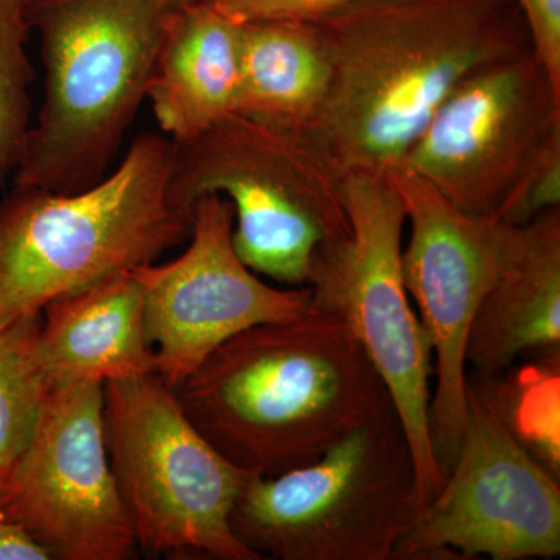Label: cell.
<instances>
[{
    "instance_id": "1",
    "label": "cell",
    "mask_w": 560,
    "mask_h": 560,
    "mask_svg": "<svg viewBox=\"0 0 560 560\" xmlns=\"http://www.w3.org/2000/svg\"><path fill=\"white\" fill-rule=\"evenodd\" d=\"M313 24L330 80L307 132L345 175L399 171L460 81L533 50L514 0H359Z\"/></svg>"
},
{
    "instance_id": "2",
    "label": "cell",
    "mask_w": 560,
    "mask_h": 560,
    "mask_svg": "<svg viewBox=\"0 0 560 560\" xmlns=\"http://www.w3.org/2000/svg\"><path fill=\"white\" fill-rule=\"evenodd\" d=\"M173 390L202 436L259 477L315 463L394 407L348 324L316 307L235 335Z\"/></svg>"
},
{
    "instance_id": "3",
    "label": "cell",
    "mask_w": 560,
    "mask_h": 560,
    "mask_svg": "<svg viewBox=\"0 0 560 560\" xmlns=\"http://www.w3.org/2000/svg\"><path fill=\"white\" fill-rule=\"evenodd\" d=\"M172 160L171 139L143 132L88 189L13 184L0 198V327L189 241L191 213L171 194Z\"/></svg>"
},
{
    "instance_id": "4",
    "label": "cell",
    "mask_w": 560,
    "mask_h": 560,
    "mask_svg": "<svg viewBox=\"0 0 560 560\" xmlns=\"http://www.w3.org/2000/svg\"><path fill=\"white\" fill-rule=\"evenodd\" d=\"M186 0H33L46 83L18 186L88 189L108 175Z\"/></svg>"
},
{
    "instance_id": "5",
    "label": "cell",
    "mask_w": 560,
    "mask_h": 560,
    "mask_svg": "<svg viewBox=\"0 0 560 560\" xmlns=\"http://www.w3.org/2000/svg\"><path fill=\"white\" fill-rule=\"evenodd\" d=\"M345 176L307 131L235 113L173 142L176 205L191 213L205 195H223L234 209L232 243L243 264L291 289H307L320 254L350 235Z\"/></svg>"
},
{
    "instance_id": "6",
    "label": "cell",
    "mask_w": 560,
    "mask_h": 560,
    "mask_svg": "<svg viewBox=\"0 0 560 560\" xmlns=\"http://www.w3.org/2000/svg\"><path fill=\"white\" fill-rule=\"evenodd\" d=\"M420 511L410 441L390 407L308 466L253 475L231 528L260 560H394Z\"/></svg>"
},
{
    "instance_id": "7",
    "label": "cell",
    "mask_w": 560,
    "mask_h": 560,
    "mask_svg": "<svg viewBox=\"0 0 560 560\" xmlns=\"http://www.w3.org/2000/svg\"><path fill=\"white\" fill-rule=\"evenodd\" d=\"M106 447L139 550L168 558L260 560L231 512L253 477L221 455L156 372L103 385Z\"/></svg>"
},
{
    "instance_id": "8",
    "label": "cell",
    "mask_w": 560,
    "mask_h": 560,
    "mask_svg": "<svg viewBox=\"0 0 560 560\" xmlns=\"http://www.w3.org/2000/svg\"><path fill=\"white\" fill-rule=\"evenodd\" d=\"M350 235L320 254L313 268L312 302L348 324L389 390L418 474L422 508L445 480L429 431L434 357L401 272L407 224L388 176L346 173Z\"/></svg>"
},
{
    "instance_id": "9",
    "label": "cell",
    "mask_w": 560,
    "mask_h": 560,
    "mask_svg": "<svg viewBox=\"0 0 560 560\" xmlns=\"http://www.w3.org/2000/svg\"><path fill=\"white\" fill-rule=\"evenodd\" d=\"M559 555V478L515 440L500 418L488 378L469 371L458 453L394 560H526Z\"/></svg>"
},
{
    "instance_id": "10",
    "label": "cell",
    "mask_w": 560,
    "mask_h": 560,
    "mask_svg": "<svg viewBox=\"0 0 560 560\" xmlns=\"http://www.w3.org/2000/svg\"><path fill=\"white\" fill-rule=\"evenodd\" d=\"M388 178L410 226L401 272L433 349L429 431L431 448L447 477L466 425L467 337L506 259L514 226L499 217L463 212L407 168Z\"/></svg>"
},
{
    "instance_id": "11",
    "label": "cell",
    "mask_w": 560,
    "mask_h": 560,
    "mask_svg": "<svg viewBox=\"0 0 560 560\" xmlns=\"http://www.w3.org/2000/svg\"><path fill=\"white\" fill-rule=\"evenodd\" d=\"M102 383L55 386L0 482V515L55 560H131L139 545L106 447Z\"/></svg>"
},
{
    "instance_id": "12",
    "label": "cell",
    "mask_w": 560,
    "mask_h": 560,
    "mask_svg": "<svg viewBox=\"0 0 560 560\" xmlns=\"http://www.w3.org/2000/svg\"><path fill=\"white\" fill-rule=\"evenodd\" d=\"M560 135V91L533 50L460 81L401 168L471 215L497 217L522 173Z\"/></svg>"
},
{
    "instance_id": "13",
    "label": "cell",
    "mask_w": 560,
    "mask_h": 560,
    "mask_svg": "<svg viewBox=\"0 0 560 560\" xmlns=\"http://www.w3.org/2000/svg\"><path fill=\"white\" fill-rule=\"evenodd\" d=\"M234 209L210 194L191 210L189 246L167 264L135 268L156 374L175 389L213 350L257 324L311 313V289H278L249 270L232 243Z\"/></svg>"
},
{
    "instance_id": "14",
    "label": "cell",
    "mask_w": 560,
    "mask_h": 560,
    "mask_svg": "<svg viewBox=\"0 0 560 560\" xmlns=\"http://www.w3.org/2000/svg\"><path fill=\"white\" fill-rule=\"evenodd\" d=\"M551 355H560V208L514 226L466 346L467 368L485 377Z\"/></svg>"
},
{
    "instance_id": "15",
    "label": "cell",
    "mask_w": 560,
    "mask_h": 560,
    "mask_svg": "<svg viewBox=\"0 0 560 560\" xmlns=\"http://www.w3.org/2000/svg\"><path fill=\"white\" fill-rule=\"evenodd\" d=\"M38 360L50 389L156 372L145 335L143 290L121 271L69 291L43 308Z\"/></svg>"
},
{
    "instance_id": "16",
    "label": "cell",
    "mask_w": 560,
    "mask_h": 560,
    "mask_svg": "<svg viewBox=\"0 0 560 560\" xmlns=\"http://www.w3.org/2000/svg\"><path fill=\"white\" fill-rule=\"evenodd\" d=\"M241 24L201 0L173 14L154 60L147 101L172 142H187L234 113Z\"/></svg>"
},
{
    "instance_id": "17",
    "label": "cell",
    "mask_w": 560,
    "mask_h": 560,
    "mask_svg": "<svg viewBox=\"0 0 560 560\" xmlns=\"http://www.w3.org/2000/svg\"><path fill=\"white\" fill-rule=\"evenodd\" d=\"M329 80V58L313 22L241 24L235 114L307 131L326 98Z\"/></svg>"
},
{
    "instance_id": "18",
    "label": "cell",
    "mask_w": 560,
    "mask_h": 560,
    "mask_svg": "<svg viewBox=\"0 0 560 560\" xmlns=\"http://www.w3.org/2000/svg\"><path fill=\"white\" fill-rule=\"evenodd\" d=\"M526 361L525 366L514 364L486 378L500 418L515 440L560 478V355Z\"/></svg>"
},
{
    "instance_id": "19",
    "label": "cell",
    "mask_w": 560,
    "mask_h": 560,
    "mask_svg": "<svg viewBox=\"0 0 560 560\" xmlns=\"http://www.w3.org/2000/svg\"><path fill=\"white\" fill-rule=\"evenodd\" d=\"M43 313L0 327V482L27 447L50 386L38 360Z\"/></svg>"
},
{
    "instance_id": "20",
    "label": "cell",
    "mask_w": 560,
    "mask_h": 560,
    "mask_svg": "<svg viewBox=\"0 0 560 560\" xmlns=\"http://www.w3.org/2000/svg\"><path fill=\"white\" fill-rule=\"evenodd\" d=\"M33 0H0V187L13 178L32 128L35 68L28 57Z\"/></svg>"
},
{
    "instance_id": "21",
    "label": "cell",
    "mask_w": 560,
    "mask_h": 560,
    "mask_svg": "<svg viewBox=\"0 0 560 560\" xmlns=\"http://www.w3.org/2000/svg\"><path fill=\"white\" fill-rule=\"evenodd\" d=\"M555 208H560V135L530 161L497 217L521 226Z\"/></svg>"
},
{
    "instance_id": "22",
    "label": "cell",
    "mask_w": 560,
    "mask_h": 560,
    "mask_svg": "<svg viewBox=\"0 0 560 560\" xmlns=\"http://www.w3.org/2000/svg\"><path fill=\"white\" fill-rule=\"evenodd\" d=\"M230 20L316 22L359 0H201Z\"/></svg>"
},
{
    "instance_id": "23",
    "label": "cell",
    "mask_w": 560,
    "mask_h": 560,
    "mask_svg": "<svg viewBox=\"0 0 560 560\" xmlns=\"http://www.w3.org/2000/svg\"><path fill=\"white\" fill-rule=\"evenodd\" d=\"M530 39V49L560 91V0H514Z\"/></svg>"
},
{
    "instance_id": "24",
    "label": "cell",
    "mask_w": 560,
    "mask_h": 560,
    "mask_svg": "<svg viewBox=\"0 0 560 560\" xmlns=\"http://www.w3.org/2000/svg\"><path fill=\"white\" fill-rule=\"evenodd\" d=\"M0 560H51L49 551L18 523L0 515Z\"/></svg>"
}]
</instances>
